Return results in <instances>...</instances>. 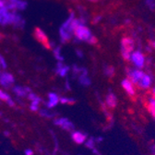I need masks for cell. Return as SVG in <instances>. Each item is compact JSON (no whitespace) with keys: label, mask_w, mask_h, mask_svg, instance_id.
Returning a JSON list of instances; mask_svg holds the SVG:
<instances>
[{"label":"cell","mask_w":155,"mask_h":155,"mask_svg":"<svg viewBox=\"0 0 155 155\" xmlns=\"http://www.w3.org/2000/svg\"><path fill=\"white\" fill-rule=\"evenodd\" d=\"M31 109L32 111H37V110H38V106H37V105H32V104H31Z\"/></svg>","instance_id":"cell-28"},{"label":"cell","mask_w":155,"mask_h":155,"mask_svg":"<svg viewBox=\"0 0 155 155\" xmlns=\"http://www.w3.org/2000/svg\"><path fill=\"white\" fill-rule=\"evenodd\" d=\"M0 65H1V67L3 68H7V64H6V62H5V60H4V58H3L2 55H0Z\"/></svg>","instance_id":"cell-22"},{"label":"cell","mask_w":155,"mask_h":155,"mask_svg":"<svg viewBox=\"0 0 155 155\" xmlns=\"http://www.w3.org/2000/svg\"><path fill=\"white\" fill-rule=\"evenodd\" d=\"M102 19V16H96L94 18H93V23L95 24V23H98Z\"/></svg>","instance_id":"cell-24"},{"label":"cell","mask_w":155,"mask_h":155,"mask_svg":"<svg viewBox=\"0 0 155 155\" xmlns=\"http://www.w3.org/2000/svg\"><path fill=\"white\" fill-rule=\"evenodd\" d=\"M4 7H6L5 1H4V0H0V8H4Z\"/></svg>","instance_id":"cell-27"},{"label":"cell","mask_w":155,"mask_h":155,"mask_svg":"<svg viewBox=\"0 0 155 155\" xmlns=\"http://www.w3.org/2000/svg\"><path fill=\"white\" fill-rule=\"evenodd\" d=\"M145 73L140 69H134V70H128L127 79L134 83L135 85H138L139 81L142 79Z\"/></svg>","instance_id":"cell-5"},{"label":"cell","mask_w":155,"mask_h":155,"mask_svg":"<svg viewBox=\"0 0 155 155\" xmlns=\"http://www.w3.org/2000/svg\"><path fill=\"white\" fill-rule=\"evenodd\" d=\"M28 6V3L23 0H17L14 3H8L6 7L8 10H24L26 9Z\"/></svg>","instance_id":"cell-6"},{"label":"cell","mask_w":155,"mask_h":155,"mask_svg":"<svg viewBox=\"0 0 155 155\" xmlns=\"http://www.w3.org/2000/svg\"><path fill=\"white\" fill-rule=\"evenodd\" d=\"M121 85L123 87V89L125 90V91L130 95V96H134L136 94V90H135V84L132 83L127 78V79H124L121 82Z\"/></svg>","instance_id":"cell-7"},{"label":"cell","mask_w":155,"mask_h":155,"mask_svg":"<svg viewBox=\"0 0 155 155\" xmlns=\"http://www.w3.org/2000/svg\"><path fill=\"white\" fill-rule=\"evenodd\" d=\"M0 100H2V101H5V102H8L9 104V105H13V102L11 101L10 99V97L5 93L2 90H0Z\"/></svg>","instance_id":"cell-14"},{"label":"cell","mask_w":155,"mask_h":155,"mask_svg":"<svg viewBox=\"0 0 155 155\" xmlns=\"http://www.w3.org/2000/svg\"><path fill=\"white\" fill-rule=\"evenodd\" d=\"M151 97L155 99V87H154V88L152 89V91H151Z\"/></svg>","instance_id":"cell-29"},{"label":"cell","mask_w":155,"mask_h":155,"mask_svg":"<svg viewBox=\"0 0 155 155\" xmlns=\"http://www.w3.org/2000/svg\"><path fill=\"white\" fill-rule=\"evenodd\" d=\"M62 127L64 128V129H66V130H68V131H69V130H72L73 128H74V126H73V124L71 123V122H69L68 120L62 126Z\"/></svg>","instance_id":"cell-19"},{"label":"cell","mask_w":155,"mask_h":155,"mask_svg":"<svg viewBox=\"0 0 155 155\" xmlns=\"http://www.w3.org/2000/svg\"><path fill=\"white\" fill-rule=\"evenodd\" d=\"M26 91H27L26 89H22V88H21V87H15V88H14V92H15L18 96H24Z\"/></svg>","instance_id":"cell-16"},{"label":"cell","mask_w":155,"mask_h":155,"mask_svg":"<svg viewBox=\"0 0 155 155\" xmlns=\"http://www.w3.org/2000/svg\"><path fill=\"white\" fill-rule=\"evenodd\" d=\"M80 81H81V82L83 85H89V84H90V80L88 79V77H87L86 73H84L82 76H81Z\"/></svg>","instance_id":"cell-18"},{"label":"cell","mask_w":155,"mask_h":155,"mask_svg":"<svg viewBox=\"0 0 155 155\" xmlns=\"http://www.w3.org/2000/svg\"><path fill=\"white\" fill-rule=\"evenodd\" d=\"M130 60L137 68H142L145 65V56L140 51H135L131 54Z\"/></svg>","instance_id":"cell-3"},{"label":"cell","mask_w":155,"mask_h":155,"mask_svg":"<svg viewBox=\"0 0 155 155\" xmlns=\"http://www.w3.org/2000/svg\"><path fill=\"white\" fill-rule=\"evenodd\" d=\"M59 102L63 104H74L76 103L74 99H68V98H60Z\"/></svg>","instance_id":"cell-17"},{"label":"cell","mask_w":155,"mask_h":155,"mask_svg":"<svg viewBox=\"0 0 155 155\" xmlns=\"http://www.w3.org/2000/svg\"><path fill=\"white\" fill-rule=\"evenodd\" d=\"M34 37L36 38V40L41 43L44 46H45L46 48H50V43L48 40V37L46 35V33L41 29V28H35L34 30Z\"/></svg>","instance_id":"cell-4"},{"label":"cell","mask_w":155,"mask_h":155,"mask_svg":"<svg viewBox=\"0 0 155 155\" xmlns=\"http://www.w3.org/2000/svg\"><path fill=\"white\" fill-rule=\"evenodd\" d=\"M151 82H152V81H151L150 76L148 75V74H145V75L143 76L142 79L139 81V83H138L137 86H138L139 88H140V89L147 90V89H150V88Z\"/></svg>","instance_id":"cell-9"},{"label":"cell","mask_w":155,"mask_h":155,"mask_svg":"<svg viewBox=\"0 0 155 155\" xmlns=\"http://www.w3.org/2000/svg\"><path fill=\"white\" fill-rule=\"evenodd\" d=\"M89 44H91V45H95L96 43H97V39H96V37H94L93 35L91 36V38L89 40V42H88Z\"/></svg>","instance_id":"cell-23"},{"label":"cell","mask_w":155,"mask_h":155,"mask_svg":"<svg viewBox=\"0 0 155 155\" xmlns=\"http://www.w3.org/2000/svg\"><path fill=\"white\" fill-rule=\"evenodd\" d=\"M14 82V77L9 73L0 74V84L3 87H8Z\"/></svg>","instance_id":"cell-8"},{"label":"cell","mask_w":155,"mask_h":155,"mask_svg":"<svg viewBox=\"0 0 155 155\" xmlns=\"http://www.w3.org/2000/svg\"><path fill=\"white\" fill-rule=\"evenodd\" d=\"M77 54H78V56H80V57H82V56H83V54H82L80 50H78V51H77Z\"/></svg>","instance_id":"cell-30"},{"label":"cell","mask_w":155,"mask_h":155,"mask_svg":"<svg viewBox=\"0 0 155 155\" xmlns=\"http://www.w3.org/2000/svg\"><path fill=\"white\" fill-rule=\"evenodd\" d=\"M105 73L108 77H113L114 75V68L113 67H108L105 68Z\"/></svg>","instance_id":"cell-20"},{"label":"cell","mask_w":155,"mask_h":155,"mask_svg":"<svg viewBox=\"0 0 155 155\" xmlns=\"http://www.w3.org/2000/svg\"><path fill=\"white\" fill-rule=\"evenodd\" d=\"M17 1V0H8V2L9 3H14V2H16Z\"/></svg>","instance_id":"cell-32"},{"label":"cell","mask_w":155,"mask_h":155,"mask_svg":"<svg viewBox=\"0 0 155 155\" xmlns=\"http://www.w3.org/2000/svg\"><path fill=\"white\" fill-rule=\"evenodd\" d=\"M61 48L58 46V47H56L54 50V57L56 58L57 60H60V61H62V60H64V57L61 55Z\"/></svg>","instance_id":"cell-15"},{"label":"cell","mask_w":155,"mask_h":155,"mask_svg":"<svg viewBox=\"0 0 155 155\" xmlns=\"http://www.w3.org/2000/svg\"><path fill=\"white\" fill-rule=\"evenodd\" d=\"M151 46H152V47H153V48L155 49V41L151 43Z\"/></svg>","instance_id":"cell-31"},{"label":"cell","mask_w":155,"mask_h":155,"mask_svg":"<svg viewBox=\"0 0 155 155\" xmlns=\"http://www.w3.org/2000/svg\"><path fill=\"white\" fill-rule=\"evenodd\" d=\"M59 98L55 93H49V103H48V107H54L58 103H59Z\"/></svg>","instance_id":"cell-12"},{"label":"cell","mask_w":155,"mask_h":155,"mask_svg":"<svg viewBox=\"0 0 155 155\" xmlns=\"http://www.w3.org/2000/svg\"><path fill=\"white\" fill-rule=\"evenodd\" d=\"M86 135L79 132V131H76L72 133V140H74V142H76L77 144H83L86 141Z\"/></svg>","instance_id":"cell-10"},{"label":"cell","mask_w":155,"mask_h":155,"mask_svg":"<svg viewBox=\"0 0 155 155\" xmlns=\"http://www.w3.org/2000/svg\"><path fill=\"white\" fill-rule=\"evenodd\" d=\"M147 4L150 6V8L152 9L153 7L155 6V2H154V0H147Z\"/></svg>","instance_id":"cell-25"},{"label":"cell","mask_w":155,"mask_h":155,"mask_svg":"<svg viewBox=\"0 0 155 155\" xmlns=\"http://www.w3.org/2000/svg\"><path fill=\"white\" fill-rule=\"evenodd\" d=\"M134 49V40L130 37H125L121 41V54L125 60H130L131 54Z\"/></svg>","instance_id":"cell-1"},{"label":"cell","mask_w":155,"mask_h":155,"mask_svg":"<svg viewBox=\"0 0 155 155\" xmlns=\"http://www.w3.org/2000/svg\"><path fill=\"white\" fill-rule=\"evenodd\" d=\"M69 68L68 66H63L61 63H59L57 65V68H56V73L58 75H60L61 77H65L67 75V73L68 72Z\"/></svg>","instance_id":"cell-13"},{"label":"cell","mask_w":155,"mask_h":155,"mask_svg":"<svg viewBox=\"0 0 155 155\" xmlns=\"http://www.w3.org/2000/svg\"><path fill=\"white\" fill-rule=\"evenodd\" d=\"M74 35L77 40L79 41H84V42H89V40L91 38L92 34L90 29L85 26V25H80L75 31H74Z\"/></svg>","instance_id":"cell-2"},{"label":"cell","mask_w":155,"mask_h":155,"mask_svg":"<svg viewBox=\"0 0 155 155\" xmlns=\"http://www.w3.org/2000/svg\"><path fill=\"white\" fill-rule=\"evenodd\" d=\"M86 146L89 147L90 149H92V148L94 147V140H93V139H91L90 140H87Z\"/></svg>","instance_id":"cell-21"},{"label":"cell","mask_w":155,"mask_h":155,"mask_svg":"<svg viewBox=\"0 0 155 155\" xmlns=\"http://www.w3.org/2000/svg\"><path fill=\"white\" fill-rule=\"evenodd\" d=\"M25 154H26V155H33V152H32V150H25Z\"/></svg>","instance_id":"cell-26"},{"label":"cell","mask_w":155,"mask_h":155,"mask_svg":"<svg viewBox=\"0 0 155 155\" xmlns=\"http://www.w3.org/2000/svg\"><path fill=\"white\" fill-rule=\"evenodd\" d=\"M105 102H106V105L108 106V108L114 109L115 108L116 104H117V98H116V96L113 92H111L107 95Z\"/></svg>","instance_id":"cell-11"}]
</instances>
